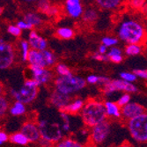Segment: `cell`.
Wrapping results in <instances>:
<instances>
[{"instance_id":"cell-1","label":"cell","mask_w":147,"mask_h":147,"mask_svg":"<svg viewBox=\"0 0 147 147\" xmlns=\"http://www.w3.org/2000/svg\"><path fill=\"white\" fill-rule=\"evenodd\" d=\"M117 33L119 38L128 44H141L145 39L144 26L133 20H127L122 22Z\"/></svg>"},{"instance_id":"cell-2","label":"cell","mask_w":147,"mask_h":147,"mask_svg":"<svg viewBox=\"0 0 147 147\" xmlns=\"http://www.w3.org/2000/svg\"><path fill=\"white\" fill-rule=\"evenodd\" d=\"M83 122L89 127H93L105 121L107 115L105 104L97 100H89L81 110Z\"/></svg>"},{"instance_id":"cell-3","label":"cell","mask_w":147,"mask_h":147,"mask_svg":"<svg viewBox=\"0 0 147 147\" xmlns=\"http://www.w3.org/2000/svg\"><path fill=\"white\" fill-rule=\"evenodd\" d=\"M56 90L64 94H72L86 86V80L80 77L72 74L67 76H60L55 81Z\"/></svg>"},{"instance_id":"cell-4","label":"cell","mask_w":147,"mask_h":147,"mask_svg":"<svg viewBox=\"0 0 147 147\" xmlns=\"http://www.w3.org/2000/svg\"><path fill=\"white\" fill-rule=\"evenodd\" d=\"M128 128L131 137L137 142H147V113H143L129 120Z\"/></svg>"},{"instance_id":"cell-5","label":"cell","mask_w":147,"mask_h":147,"mask_svg":"<svg viewBox=\"0 0 147 147\" xmlns=\"http://www.w3.org/2000/svg\"><path fill=\"white\" fill-rule=\"evenodd\" d=\"M38 126L41 131L42 138L46 139L51 143L58 142L62 138V130L58 124L49 123L46 120H42L38 123Z\"/></svg>"},{"instance_id":"cell-6","label":"cell","mask_w":147,"mask_h":147,"mask_svg":"<svg viewBox=\"0 0 147 147\" xmlns=\"http://www.w3.org/2000/svg\"><path fill=\"white\" fill-rule=\"evenodd\" d=\"M38 87L28 86L24 83V85L19 89H11V94L16 100L21 101L25 104L32 102L37 95Z\"/></svg>"},{"instance_id":"cell-7","label":"cell","mask_w":147,"mask_h":147,"mask_svg":"<svg viewBox=\"0 0 147 147\" xmlns=\"http://www.w3.org/2000/svg\"><path fill=\"white\" fill-rule=\"evenodd\" d=\"M103 86V91L106 94H110V93H113L116 91H123L127 92H135L138 91L137 86L133 85L132 82H128L123 78L109 80L108 83H106Z\"/></svg>"},{"instance_id":"cell-8","label":"cell","mask_w":147,"mask_h":147,"mask_svg":"<svg viewBox=\"0 0 147 147\" xmlns=\"http://www.w3.org/2000/svg\"><path fill=\"white\" fill-rule=\"evenodd\" d=\"M110 132V125L107 121H103L97 125L93 126L92 129L91 139L95 144L103 143Z\"/></svg>"},{"instance_id":"cell-9","label":"cell","mask_w":147,"mask_h":147,"mask_svg":"<svg viewBox=\"0 0 147 147\" xmlns=\"http://www.w3.org/2000/svg\"><path fill=\"white\" fill-rule=\"evenodd\" d=\"M14 59V51L12 46L0 40V68L2 70L8 68Z\"/></svg>"},{"instance_id":"cell-10","label":"cell","mask_w":147,"mask_h":147,"mask_svg":"<svg viewBox=\"0 0 147 147\" xmlns=\"http://www.w3.org/2000/svg\"><path fill=\"white\" fill-rule=\"evenodd\" d=\"M29 71L31 74L30 78H34L40 85H43L48 83L52 78V73L50 71L47 70L43 67H39V66L29 65Z\"/></svg>"},{"instance_id":"cell-11","label":"cell","mask_w":147,"mask_h":147,"mask_svg":"<svg viewBox=\"0 0 147 147\" xmlns=\"http://www.w3.org/2000/svg\"><path fill=\"white\" fill-rule=\"evenodd\" d=\"M20 131L22 133H24L31 143L38 142V141H40V139L42 138L41 131H40L39 126L33 123H24L23 126L21 127Z\"/></svg>"},{"instance_id":"cell-12","label":"cell","mask_w":147,"mask_h":147,"mask_svg":"<svg viewBox=\"0 0 147 147\" xmlns=\"http://www.w3.org/2000/svg\"><path fill=\"white\" fill-rule=\"evenodd\" d=\"M145 112L144 107L134 102H129L127 105L122 108V115H123L127 119H131L135 116H138Z\"/></svg>"},{"instance_id":"cell-13","label":"cell","mask_w":147,"mask_h":147,"mask_svg":"<svg viewBox=\"0 0 147 147\" xmlns=\"http://www.w3.org/2000/svg\"><path fill=\"white\" fill-rule=\"evenodd\" d=\"M70 100H71V97L69 94H64V93L60 92L57 90L53 92V93L50 96L51 104L62 110L69 104Z\"/></svg>"},{"instance_id":"cell-14","label":"cell","mask_w":147,"mask_h":147,"mask_svg":"<svg viewBox=\"0 0 147 147\" xmlns=\"http://www.w3.org/2000/svg\"><path fill=\"white\" fill-rule=\"evenodd\" d=\"M28 61L29 62V63L31 65L39 66V67H43V68L48 67L42 50L31 49V50L29 52V55H28Z\"/></svg>"},{"instance_id":"cell-15","label":"cell","mask_w":147,"mask_h":147,"mask_svg":"<svg viewBox=\"0 0 147 147\" xmlns=\"http://www.w3.org/2000/svg\"><path fill=\"white\" fill-rule=\"evenodd\" d=\"M65 9L72 18H78L83 13V8L80 0H66Z\"/></svg>"},{"instance_id":"cell-16","label":"cell","mask_w":147,"mask_h":147,"mask_svg":"<svg viewBox=\"0 0 147 147\" xmlns=\"http://www.w3.org/2000/svg\"><path fill=\"white\" fill-rule=\"evenodd\" d=\"M28 42L30 44L31 49L43 50L47 48V42L46 40L40 36L35 31H31L28 37Z\"/></svg>"},{"instance_id":"cell-17","label":"cell","mask_w":147,"mask_h":147,"mask_svg":"<svg viewBox=\"0 0 147 147\" xmlns=\"http://www.w3.org/2000/svg\"><path fill=\"white\" fill-rule=\"evenodd\" d=\"M106 111L107 115L113 117H120L122 115V109L117 103L111 102V101H106L105 102Z\"/></svg>"},{"instance_id":"cell-18","label":"cell","mask_w":147,"mask_h":147,"mask_svg":"<svg viewBox=\"0 0 147 147\" xmlns=\"http://www.w3.org/2000/svg\"><path fill=\"white\" fill-rule=\"evenodd\" d=\"M84 101L80 99H77L75 100L73 102L69 103L65 108L63 109V111L67 112L68 114H76L78 112H79L80 110H82L83 107H84Z\"/></svg>"},{"instance_id":"cell-19","label":"cell","mask_w":147,"mask_h":147,"mask_svg":"<svg viewBox=\"0 0 147 147\" xmlns=\"http://www.w3.org/2000/svg\"><path fill=\"white\" fill-rule=\"evenodd\" d=\"M9 140L13 144H20V145H26V144H28L30 142L29 139L26 138V136L24 134V133H22L21 131L11 135Z\"/></svg>"},{"instance_id":"cell-20","label":"cell","mask_w":147,"mask_h":147,"mask_svg":"<svg viewBox=\"0 0 147 147\" xmlns=\"http://www.w3.org/2000/svg\"><path fill=\"white\" fill-rule=\"evenodd\" d=\"M98 5L102 9H114L121 4L122 0H96Z\"/></svg>"},{"instance_id":"cell-21","label":"cell","mask_w":147,"mask_h":147,"mask_svg":"<svg viewBox=\"0 0 147 147\" xmlns=\"http://www.w3.org/2000/svg\"><path fill=\"white\" fill-rule=\"evenodd\" d=\"M26 112V108H25V103L17 100L14 104H13L11 109H10V113L11 115H14V116H18V115H21Z\"/></svg>"},{"instance_id":"cell-22","label":"cell","mask_w":147,"mask_h":147,"mask_svg":"<svg viewBox=\"0 0 147 147\" xmlns=\"http://www.w3.org/2000/svg\"><path fill=\"white\" fill-rule=\"evenodd\" d=\"M24 20L32 24L34 26H39V25H41V23H42V19L40 18L36 14V13H34V12L26 13V14L25 15V17H24Z\"/></svg>"},{"instance_id":"cell-23","label":"cell","mask_w":147,"mask_h":147,"mask_svg":"<svg viewBox=\"0 0 147 147\" xmlns=\"http://www.w3.org/2000/svg\"><path fill=\"white\" fill-rule=\"evenodd\" d=\"M57 34L61 39L69 40V39H71L73 37L74 32L71 28H61L57 29Z\"/></svg>"},{"instance_id":"cell-24","label":"cell","mask_w":147,"mask_h":147,"mask_svg":"<svg viewBox=\"0 0 147 147\" xmlns=\"http://www.w3.org/2000/svg\"><path fill=\"white\" fill-rule=\"evenodd\" d=\"M98 18V13L95 10L93 9H88L84 12V15H83V19L86 22L88 23H92V22H94Z\"/></svg>"},{"instance_id":"cell-25","label":"cell","mask_w":147,"mask_h":147,"mask_svg":"<svg viewBox=\"0 0 147 147\" xmlns=\"http://www.w3.org/2000/svg\"><path fill=\"white\" fill-rule=\"evenodd\" d=\"M20 49H21V54H22V60L26 61L28 58V55L30 52V44L26 41H21L20 42Z\"/></svg>"},{"instance_id":"cell-26","label":"cell","mask_w":147,"mask_h":147,"mask_svg":"<svg viewBox=\"0 0 147 147\" xmlns=\"http://www.w3.org/2000/svg\"><path fill=\"white\" fill-rule=\"evenodd\" d=\"M141 50L139 44H129L125 49V53L128 56H136L139 54Z\"/></svg>"},{"instance_id":"cell-27","label":"cell","mask_w":147,"mask_h":147,"mask_svg":"<svg viewBox=\"0 0 147 147\" xmlns=\"http://www.w3.org/2000/svg\"><path fill=\"white\" fill-rule=\"evenodd\" d=\"M37 6L40 11H42L44 14H48V12L50 10L52 5H50L49 0H39Z\"/></svg>"},{"instance_id":"cell-28","label":"cell","mask_w":147,"mask_h":147,"mask_svg":"<svg viewBox=\"0 0 147 147\" xmlns=\"http://www.w3.org/2000/svg\"><path fill=\"white\" fill-rule=\"evenodd\" d=\"M42 52H43V55H44V57H45V60H46L48 67H50V66L54 65L55 63H56V57H55V55L53 54L52 52H50L49 50H47V49H43Z\"/></svg>"},{"instance_id":"cell-29","label":"cell","mask_w":147,"mask_h":147,"mask_svg":"<svg viewBox=\"0 0 147 147\" xmlns=\"http://www.w3.org/2000/svg\"><path fill=\"white\" fill-rule=\"evenodd\" d=\"M57 146H59V147H80V146H82V144H78V142H76L72 139L66 138V139H63L61 142H59Z\"/></svg>"},{"instance_id":"cell-30","label":"cell","mask_w":147,"mask_h":147,"mask_svg":"<svg viewBox=\"0 0 147 147\" xmlns=\"http://www.w3.org/2000/svg\"><path fill=\"white\" fill-rule=\"evenodd\" d=\"M56 70H57V72L60 76H67V75L71 74V70H70L65 64H63V63H59V64H57Z\"/></svg>"},{"instance_id":"cell-31","label":"cell","mask_w":147,"mask_h":147,"mask_svg":"<svg viewBox=\"0 0 147 147\" xmlns=\"http://www.w3.org/2000/svg\"><path fill=\"white\" fill-rule=\"evenodd\" d=\"M120 77L121 78H123V80H126L128 82H134L135 80L137 79V75L133 72V73H130V72H121L120 73Z\"/></svg>"},{"instance_id":"cell-32","label":"cell","mask_w":147,"mask_h":147,"mask_svg":"<svg viewBox=\"0 0 147 147\" xmlns=\"http://www.w3.org/2000/svg\"><path fill=\"white\" fill-rule=\"evenodd\" d=\"M7 31H8V33L10 34H11L13 36H16V37H19L21 34L22 29L20 28V26H12V25H11V26H8Z\"/></svg>"},{"instance_id":"cell-33","label":"cell","mask_w":147,"mask_h":147,"mask_svg":"<svg viewBox=\"0 0 147 147\" xmlns=\"http://www.w3.org/2000/svg\"><path fill=\"white\" fill-rule=\"evenodd\" d=\"M101 42L106 45L107 47H112V46H115V44H117L118 42V40L116 38H114V37H104L102 38L101 40Z\"/></svg>"},{"instance_id":"cell-34","label":"cell","mask_w":147,"mask_h":147,"mask_svg":"<svg viewBox=\"0 0 147 147\" xmlns=\"http://www.w3.org/2000/svg\"><path fill=\"white\" fill-rule=\"evenodd\" d=\"M129 100H130V95L128 94V93H125V94H123V96L119 98V100H117V104L121 107V108H123V107H124L129 102Z\"/></svg>"},{"instance_id":"cell-35","label":"cell","mask_w":147,"mask_h":147,"mask_svg":"<svg viewBox=\"0 0 147 147\" xmlns=\"http://www.w3.org/2000/svg\"><path fill=\"white\" fill-rule=\"evenodd\" d=\"M17 26H20V28L22 29V30H25V29H32L34 28V26L28 22H26V20H20V21H18L17 22Z\"/></svg>"},{"instance_id":"cell-36","label":"cell","mask_w":147,"mask_h":147,"mask_svg":"<svg viewBox=\"0 0 147 147\" xmlns=\"http://www.w3.org/2000/svg\"><path fill=\"white\" fill-rule=\"evenodd\" d=\"M7 108H8L7 100L5 98L1 97V99H0V114H1V115L5 114V112L7 110Z\"/></svg>"},{"instance_id":"cell-37","label":"cell","mask_w":147,"mask_h":147,"mask_svg":"<svg viewBox=\"0 0 147 147\" xmlns=\"http://www.w3.org/2000/svg\"><path fill=\"white\" fill-rule=\"evenodd\" d=\"M145 3V0H131L130 1V5L131 7L138 9V8H141Z\"/></svg>"},{"instance_id":"cell-38","label":"cell","mask_w":147,"mask_h":147,"mask_svg":"<svg viewBox=\"0 0 147 147\" xmlns=\"http://www.w3.org/2000/svg\"><path fill=\"white\" fill-rule=\"evenodd\" d=\"M92 58L95 59V60H98V61H108V60H109L108 55L105 56V54H101V53H100V52L93 55Z\"/></svg>"},{"instance_id":"cell-39","label":"cell","mask_w":147,"mask_h":147,"mask_svg":"<svg viewBox=\"0 0 147 147\" xmlns=\"http://www.w3.org/2000/svg\"><path fill=\"white\" fill-rule=\"evenodd\" d=\"M109 60H111L113 63H119L123 61V56L122 54H115V55H112V56H109Z\"/></svg>"},{"instance_id":"cell-40","label":"cell","mask_w":147,"mask_h":147,"mask_svg":"<svg viewBox=\"0 0 147 147\" xmlns=\"http://www.w3.org/2000/svg\"><path fill=\"white\" fill-rule=\"evenodd\" d=\"M99 80H100V77L99 76H95V75H90L86 78V81L89 84H92V85L99 83Z\"/></svg>"},{"instance_id":"cell-41","label":"cell","mask_w":147,"mask_h":147,"mask_svg":"<svg viewBox=\"0 0 147 147\" xmlns=\"http://www.w3.org/2000/svg\"><path fill=\"white\" fill-rule=\"evenodd\" d=\"M134 72L138 77L144 78V79H147V70H135Z\"/></svg>"},{"instance_id":"cell-42","label":"cell","mask_w":147,"mask_h":147,"mask_svg":"<svg viewBox=\"0 0 147 147\" xmlns=\"http://www.w3.org/2000/svg\"><path fill=\"white\" fill-rule=\"evenodd\" d=\"M9 138H10L8 137V135L5 132H3V131L0 132V144H3L4 143L7 142L9 140Z\"/></svg>"},{"instance_id":"cell-43","label":"cell","mask_w":147,"mask_h":147,"mask_svg":"<svg viewBox=\"0 0 147 147\" xmlns=\"http://www.w3.org/2000/svg\"><path fill=\"white\" fill-rule=\"evenodd\" d=\"M115 54H122V50L118 48H111L107 55H108V57H109V56L115 55Z\"/></svg>"},{"instance_id":"cell-44","label":"cell","mask_w":147,"mask_h":147,"mask_svg":"<svg viewBox=\"0 0 147 147\" xmlns=\"http://www.w3.org/2000/svg\"><path fill=\"white\" fill-rule=\"evenodd\" d=\"M107 47L106 45H104L103 43L99 47V52L101 53V54H106V52H107Z\"/></svg>"},{"instance_id":"cell-45","label":"cell","mask_w":147,"mask_h":147,"mask_svg":"<svg viewBox=\"0 0 147 147\" xmlns=\"http://www.w3.org/2000/svg\"><path fill=\"white\" fill-rule=\"evenodd\" d=\"M24 1L26 3H33V2H35L36 0H24Z\"/></svg>"}]
</instances>
